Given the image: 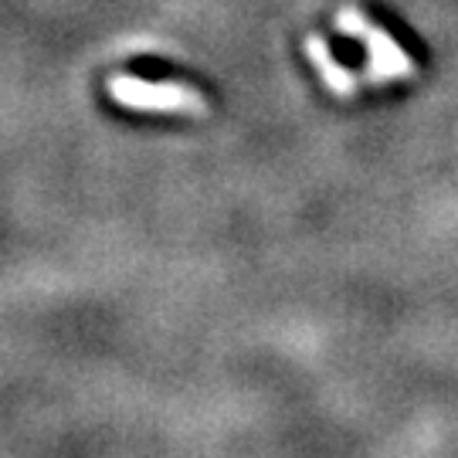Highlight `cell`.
I'll return each instance as SVG.
<instances>
[{
    "label": "cell",
    "mask_w": 458,
    "mask_h": 458,
    "mask_svg": "<svg viewBox=\"0 0 458 458\" xmlns=\"http://www.w3.org/2000/svg\"><path fill=\"white\" fill-rule=\"evenodd\" d=\"M109 96L123 109L132 113H170V115H208L211 106L197 89L181 82H149L136 75H113L109 79Z\"/></svg>",
    "instance_id": "obj_2"
},
{
    "label": "cell",
    "mask_w": 458,
    "mask_h": 458,
    "mask_svg": "<svg viewBox=\"0 0 458 458\" xmlns=\"http://www.w3.org/2000/svg\"><path fill=\"white\" fill-rule=\"evenodd\" d=\"M306 55H310L312 68L319 72V79H323V85H327L333 96H340V98L357 96V75L346 72V68L329 55V45L319 34H310V38H306Z\"/></svg>",
    "instance_id": "obj_3"
},
{
    "label": "cell",
    "mask_w": 458,
    "mask_h": 458,
    "mask_svg": "<svg viewBox=\"0 0 458 458\" xmlns=\"http://www.w3.org/2000/svg\"><path fill=\"white\" fill-rule=\"evenodd\" d=\"M336 28L363 45V51H367V75L363 79L370 85L404 82V79L414 75V62H411L408 51L401 48L380 24L367 21L357 7H344L336 14Z\"/></svg>",
    "instance_id": "obj_1"
}]
</instances>
